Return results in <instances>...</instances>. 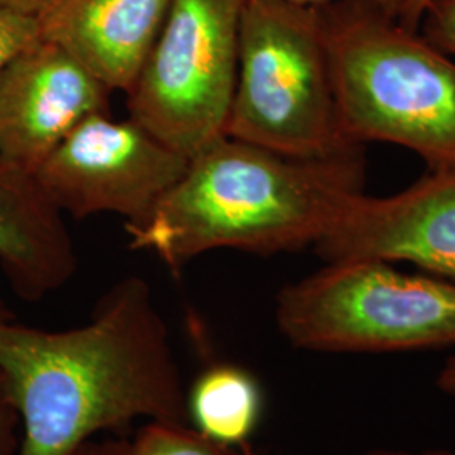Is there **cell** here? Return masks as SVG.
Here are the masks:
<instances>
[{
  "mask_svg": "<svg viewBox=\"0 0 455 455\" xmlns=\"http://www.w3.org/2000/svg\"><path fill=\"white\" fill-rule=\"evenodd\" d=\"M434 0H403V5L398 12V22L410 31H419L423 16Z\"/></svg>",
  "mask_w": 455,
  "mask_h": 455,
  "instance_id": "cell-17",
  "label": "cell"
},
{
  "mask_svg": "<svg viewBox=\"0 0 455 455\" xmlns=\"http://www.w3.org/2000/svg\"><path fill=\"white\" fill-rule=\"evenodd\" d=\"M339 124L353 146L405 147L455 169V60L370 0L319 5Z\"/></svg>",
  "mask_w": 455,
  "mask_h": 455,
  "instance_id": "cell-3",
  "label": "cell"
},
{
  "mask_svg": "<svg viewBox=\"0 0 455 455\" xmlns=\"http://www.w3.org/2000/svg\"><path fill=\"white\" fill-rule=\"evenodd\" d=\"M0 374L20 415L19 455H71L139 419L188 423L169 329L140 276L115 283L88 324H24L0 299Z\"/></svg>",
  "mask_w": 455,
  "mask_h": 455,
  "instance_id": "cell-1",
  "label": "cell"
},
{
  "mask_svg": "<svg viewBox=\"0 0 455 455\" xmlns=\"http://www.w3.org/2000/svg\"><path fill=\"white\" fill-rule=\"evenodd\" d=\"M63 216L33 174L0 163V270L28 302L63 289L78 270Z\"/></svg>",
  "mask_w": 455,
  "mask_h": 455,
  "instance_id": "cell-11",
  "label": "cell"
},
{
  "mask_svg": "<svg viewBox=\"0 0 455 455\" xmlns=\"http://www.w3.org/2000/svg\"><path fill=\"white\" fill-rule=\"evenodd\" d=\"M71 455H253L204 437L188 423L148 422L132 439L88 440Z\"/></svg>",
  "mask_w": 455,
  "mask_h": 455,
  "instance_id": "cell-13",
  "label": "cell"
},
{
  "mask_svg": "<svg viewBox=\"0 0 455 455\" xmlns=\"http://www.w3.org/2000/svg\"><path fill=\"white\" fill-rule=\"evenodd\" d=\"M112 90L66 49L39 37L0 69V163L36 174Z\"/></svg>",
  "mask_w": 455,
  "mask_h": 455,
  "instance_id": "cell-9",
  "label": "cell"
},
{
  "mask_svg": "<svg viewBox=\"0 0 455 455\" xmlns=\"http://www.w3.org/2000/svg\"><path fill=\"white\" fill-rule=\"evenodd\" d=\"M261 391L243 368L214 363L188 391V415L204 437L229 447H244L260 419Z\"/></svg>",
  "mask_w": 455,
  "mask_h": 455,
  "instance_id": "cell-12",
  "label": "cell"
},
{
  "mask_svg": "<svg viewBox=\"0 0 455 455\" xmlns=\"http://www.w3.org/2000/svg\"><path fill=\"white\" fill-rule=\"evenodd\" d=\"M291 2L300 4V5L319 7V5H324V4H329V2H336V0H291ZM370 2L381 5L385 11H388L395 17L398 16V12H400V9L403 5V0H370Z\"/></svg>",
  "mask_w": 455,
  "mask_h": 455,
  "instance_id": "cell-21",
  "label": "cell"
},
{
  "mask_svg": "<svg viewBox=\"0 0 455 455\" xmlns=\"http://www.w3.org/2000/svg\"><path fill=\"white\" fill-rule=\"evenodd\" d=\"M20 439V415L17 411L7 381L0 374V455H19Z\"/></svg>",
  "mask_w": 455,
  "mask_h": 455,
  "instance_id": "cell-16",
  "label": "cell"
},
{
  "mask_svg": "<svg viewBox=\"0 0 455 455\" xmlns=\"http://www.w3.org/2000/svg\"><path fill=\"white\" fill-rule=\"evenodd\" d=\"M189 157L144 125L90 115L37 169L51 203L73 218L114 212L127 225L146 220L188 169Z\"/></svg>",
  "mask_w": 455,
  "mask_h": 455,
  "instance_id": "cell-7",
  "label": "cell"
},
{
  "mask_svg": "<svg viewBox=\"0 0 455 455\" xmlns=\"http://www.w3.org/2000/svg\"><path fill=\"white\" fill-rule=\"evenodd\" d=\"M54 2L56 0H0V9L39 19Z\"/></svg>",
  "mask_w": 455,
  "mask_h": 455,
  "instance_id": "cell-18",
  "label": "cell"
},
{
  "mask_svg": "<svg viewBox=\"0 0 455 455\" xmlns=\"http://www.w3.org/2000/svg\"><path fill=\"white\" fill-rule=\"evenodd\" d=\"M41 37L39 20L0 9V69L20 49Z\"/></svg>",
  "mask_w": 455,
  "mask_h": 455,
  "instance_id": "cell-15",
  "label": "cell"
},
{
  "mask_svg": "<svg viewBox=\"0 0 455 455\" xmlns=\"http://www.w3.org/2000/svg\"><path fill=\"white\" fill-rule=\"evenodd\" d=\"M358 455H455L454 451L445 447H423V449H402V447H378Z\"/></svg>",
  "mask_w": 455,
  "mask_h": 455,
  "instance_id": "cell-19",
  "label": "cell"
},
{
  "mask_svg": "<svg viewBox=\"0 0 455 455\" xmlns=\"http://www.w3.org/2000/svg\"><path fill=\"white\" fill-rule=\"evenodd\" d=\"M172 0H56L41 37L66 49L112 92L129 93Z\"/></svg>",
  "mask_w": 455,
  "mask_h": 455,
  "instance_id": "cell-10",
  "label": "cell"
},
{
  "mask_svg": "<svg viewBox=\"0 0 455 455\" xmlns=\"http://www.w3.org/2000/svg\"><path fill=\"white\" fill-rule=\"evenodd\" d=\"M280 334L295 349L379 355L455 346V283L411 275L393 263L344 260L285 285Z\"/></svg>",
  "mask_w": 455,
  "mask_h": 455,
  "instance_id": "cell-5",
  "label": "cell"
},
{
  "mask_svg": "<svg viewBox=\"0 0 455 455\" xmlns=\"http://www.w3.org/2000/svg\"><path fill=\"white\" fill-rule=\"evenodd\" d=\"M314 251L324 263L407 261L455 283V169L430 171L398 195L359 193Z\"/></svg>",
  "mask_w": 455,
  "mask_h": 455,
  "instance_id": "cell-8",
  "label": "cell"
},
{
  "mask_svg": "<svg viewBox=\"0 0 455 455\" xmlns=\"http://www.w3.org/2000/svg\"><path fill=\"white\" fill-rule=\"evenodd\" d=\"M363 182V148L299 159L225 135L191 157L157 208L125 231L132 250L172 272L214 250L299 251L314 248Z\"/></svg>",
  "mask_w": 455,
  "mask_h": 455,
  "instance_id": "cell-2",
  "label": "cell"
},
{
  "mask_svg": "<svg viewBox=\"0 0 455 455\" xmlns=\"http://www.w3.org/2000/svg\"><path fill=\"white\" fill-rule=\"evenodd\" d=\"M437 387L440 391L455 396V356L449 359L437 376Z\"/></svg>",
  "mask_w": 455,
  "mask_h": 455,
  "instance_id": "cell-20",
  "label": "cell"
},
{
  "mask_svg": "<svg viewBox=\"0 0 455 455\" xmlns=\"http://www.w3.org/2000/svg\"><path fill=\"white\" fill-rule=\"evenodd\" d=\"M248 0H172L127 95L131 118L186 157L225 137Z\"/></svg>",
  "mask_w": 455,
  "mask_h": 455,
  "instance_id": "cell-6",
  "label": "cell"
},
{
  "mask_svg": "<svg viewBox=\"0 0 455 455\" xmlns=\"http://www.w3.org/2000/svg\"><path fill=\"white\" fill-rule=\"evenodd\" d=\"M419 33L455 60V0H434L423 16Z\"/></svg>",
  "mask_w": 455,
  "mask_h": 455,
  "instance_id": "cell-14",
  "label": "cell"
},
{
  "mask_svg": "<svg viewBox=\"0 0 455 455\" xmlns=\"http://www.w3.org/2000/svg\"><path fill=\"white\" fill-rule=\"evenodd\" d=\"M225 135L299 159L363 148L341 131L319 7L246 2Z\"/></svg>",
  "mask_w": 455,
  "mask_h": 455,
  "instance_id": "cell-4",
  "label": "cell"
}]
</instances>
